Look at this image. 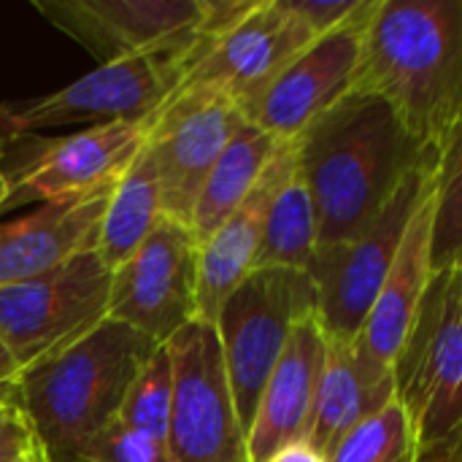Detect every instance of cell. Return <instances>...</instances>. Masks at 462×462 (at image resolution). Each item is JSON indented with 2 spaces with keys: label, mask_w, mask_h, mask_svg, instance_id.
Masks as SVG:
<instances>
[{
  "label": "cell",
  "mask_w": 462,
  "mask_h": 462,
  "mask_svg": "<svg viewBox=\"0 0 462 462\" xmlns=\"http://www.w3.org/2000/svg\"><path fill=\"white\" fill-rule=\"evenodd\" d=\"M317 314V290L306 271L254 268L222 303L217 336L244 433L295 325Z\"/></svg>",
  "instance_id": "cell-5"
},
{
  "label": "cell",
  "mask_w": 462,
  "mask_h": 462,
  "mask_svg": "<svg viewBox=\"0 0 462 462\" xmlns=\"http://www.w3.org/2000/svg\"><path fill=\"white\" fill-rule=\"evenodd\" d=\"M200 246L192 230L162 217L135 254L111 273L108 319L125 322L160 346L198 317Z\"/></svg>",
  "instance_id": "cell-12"
},
{
  "label": "cell",
  "mask_w": 462,
  "mask_h": 462,
  "mask_svg": "<svg viewBox=\"0 0 462 462\" xmlns=\"http://www.w3.org/2000/svg\"><path fill=\"white\" fill-rule=\"evenodd\" d=\"M395 393V376L384 382L371 379L357 360L355 344L328 338L325 368L319 376L311 430L306 441L328 457L355 425L379 411Z\"/></svg>",
  "instance_id": "cell-20"
},
{
  "label": "cell",
  "mask_w": 462,
  "mask_h": 462,
  "mask_svg": "<svg viewBox=\"0 0 462 462\" xmlns=\"http://www.w3.org/2000/svg\"><path fill=\"white\" fill-rule=\"evenodd\" d=\"M328 462H420L417 433L398 393L355 425L333 447Z\"/></svg>",
  "instance_id": "cell-24"
},
{
  "label": "cell",
  "mask_w": 462,
  "mask_h": 462,
  "mask_svg": "<svg viewBox=\"0 0 462 462\" xmlns=\"http://www.w3.org/2000/svg\"><path fill=\"white\" fill-rule=\"evenodd\" d=\"M462 263V122L441 146L433 214V273Z\"/></svg>",
  "instance_id": "cell-25"
},
{
  "label": "cell",
  "mask_w": 462,
  "mask_h": 462,
  "mask_svg": "<svg viewBox=\"0 0 462 462\" xmlns=\"http://www.w3.org/2000/svg\"><path fill=\"white\" fill-rule=\"evenodd\" d=\"M19 462H57V460L51 457V452H49V449H46L43 444H38V447H35V449H32L30 455H24V457H22Z\"/></svg>",
  "instance_id": "cell-34"
},
{
  "label": "cell",
  "mask_w": 462,
  "mask_h": 462,
  "mask_svg": "<svg viewBox=\"0 0 462 462\" xmlns=\"http://www.w3.org/2000/svg\"><path fill=\"white\" fill-rule=\"evenodd\" d=\"M19 138H22V135H19V133H16L11 125H8V119H5V116H3V111H0V165L8 160V154H11V146H14ZM0 171H3V168H0Z\"/></svg>",
  "instance_id": "cell-32"
},
{
  "label": "cell",
  "mask_w": 462,
  "mask_h": 462,
  "mask_svg": "<svg viewBox=\"0 0 462 462\" xmlns=\"http://www.w3.org/2000/svg\"><path fill=\"white\" fill-rule=\"evenodd\" d=\"M244 125L241 106L206 84H184L154 114L146 143L160 173L168 219L189 227L211 168Z\"/></svg>",
  "instance_id": "cell-10"
},
{
  "label": "cell",
  "mask_w": 462,
  "mask_h": 462,
  "mask_svg": "<svg viewBox=\"0 0 462 462\" xmlns=\"http://www.w3.org/2000/svg\"><path fill=\"white\" fill-rule=\"evenodd\" d=\"M19 376H22L19 365L14 363L8 349L0 344V384H14V382H19Z\"/></svg>",
  "instance_id": "cell-33"
},
{
  "label": "cell",
  "mask_w": 462,
  "mask_h": 462,
  "mask_svg": "<svg viewBox=\"0 0 462 462\" xmlns=\"http://www.w3.org/2000/svg\"><path fill=\"white\" fill-rule=\"evenodd\" d=\"M114 184L81 198L43 203L35 214L0 225V284L41 279L95 249Z\"/></svg>",
  "instance_id": "cell-18"
},
{
  "label": "cell",
  "mask_w": 462,
  "mask_h": 462,
  "mask_svg": "<svg viewBox=\"0 0 462 462\" xmlns=\"http://www.w3.org/2000/svg\"><path fill=\"white\" fill-rule=\"evenodd\" d=\"M165 346L173 368L168 462H249L217 328L192 319Z\"/></svg>",
  "instance_id": "cell-9"
},
{
  "label": "cell",
  "mask_w": 462,
  "mask_h": 462,
  "mask_svg": "<svg viewBox=\"0 0 462 462\" xmlns=\"http://www.w3.org/2000/svg\"><path fill=\"white\" fill-rule=\"evenodd\" d=\"M38 444L41 439L19 398L16 382L0 384V462H19Z\"/></svg>",
  "instance_id": "cell-28"
},
{
  "label": "cell",
  "mask_w": 462,
  "mask_h": 462,
  "mask_svg": "<svg viewBox=\"0 0 462 462\" xmlns=\"http://www.w3.org/2000/svg\"><path fill=\"white\" fill-rule=\"evenodd\" d=\"M217 38L206 22L198 32L149 51L125 54L100 62L73 84L24 103L0 106L3 116L19 135H30L43 127H60L73 122H135L154 116L192 76Z\"/></svg>",
  "instance_id": "cell-4"
},
{
  "label": "cell",
  "mask_w": 462,
  "mask_h": 462,
  "mask_svg": "<svg viewBox=\"0 0 462 462\" xmlns=\"http://www.w3.org/2000/svg\"><path fill=\"white\" fill-rule=\"evenodd\" d=\"M162 187L149 143L135 154V160L116 179L111 198L106 203L95 252L100 263L114 273L122 263H127L135 249L152 236V230L162 222Z\"/></svg>",
  "instance_id": "cell-21"
},
{
  "label": "cell",
  "mask_w": 462,
  "mask_h": 462,
  "mask_svg": "<svg viewBox=\"0 0 462 462\" xmlns=\"http://www.w3.org/2000/svg\"><path fill=\"white\" fill-rule=\"evenodd\" d=\"M279 146L282 141L276 135L265 133L252 122H246L230 138L217 165L211 168L192 211L189 230L198 246L206 244L219 230V225L246 200Z\"/></svg>",
  "instance_id": "cell-22"
},
{
  "label": "cell",
  "mask_w": 462,
  "mask_h": 462,
  "mask_svg": "<svg viewBox=\"0 0 462 462\" xmlns=\"http://www.w3.org/2000/svg\"><path fill=\"white\" fill-rule=\"evenodd\" d=\"M268 462H328L322 452H317L309 441H298L284 447L282 452H276Z\"/></svg>",
  "instance_id": "cell-30"
},
{
  "label": "cell",
  "mask_w": 462,
  "mask_h": 462,
  "mask_svg": "<svg viewBox=\"0 0 462 462\" xmlns=\"http://www.w3.org/2000/svg\"><path fill=\"white\" fill-rule=\"evenodd\" d=\"M157 349L160 344L141 330L103 319L19 376V398L54 460L79 462L84 447L119 417L130 387Z\"/></svg>",
  "instance_id": "cell-3"
},
{
  "label": "cell",
  "mask_w": 462,
  "mask_h": 462,
  "mask_svg": "<svg viewBox=\"0 0 462 462\" xmlns=\"http://www.w3.org/2000/svg\"><path fill=\"white\" fill-rule=\"evenodd\" d=\"M420 462H462V428L444 447H439L436 452L420 457Z\"/></svg>",
  "instance_id": "cell-31"
},
{
  "label": "cell",
  "mask_w": 462,
  "mask_h": 462,
  "mask_svg": "<svg viewBox=\"0 0 462 462\" xmlns=\"http://www.w3.org/2000/svg\"><path fill=\"white\" fill-rule=\"evenodd\" d=\"M374 5L376 0H363L346 22L319 35L298 57H292L276 79L244 106L246 122L263 127L279 141H292L317 116L352 95L363 65Z\"/></svg>",
  "instance_id": "cell-11"
},
{
  "label": "cell",
  "mask_w": 462,
  "mask_h": 462,
  "mask_svg": "<svg viewBox=\"0 0 462 462\" xmlns=\"http://www.w3.org/2000/svg\"><path fill=\"white\" fill-rule=\"evenodd\" d=\"M393 374L425 457L462 428V263L433 273Z\"/></svg>",
  "instance_id": "cell-7"
},
{
  "label": "cell",
  "mask_w": 462,
  "mask_h": 462,
  "mask_svg": "<svg viewBox=\"0 0 462 462\" xmlns=\"http://www.w3.org/2000/svg\"><path fill=\"white\" fill-rule=\"evenodd\" d=\"M328 338L317 314L300 319L271 371L246 433L249 462H268L290 444L306 441L314 417Z\"/></svg>",
  "instance_id": "cell-17"
},
{
  "label": "cell",
  "mask_w": 462,
  "mask_h": 462,
  "mask_svg": "<svg viewBox=\"0 0 462 462\" xmlns=\"http://www.w3.org/2000/svg\"><path fill=\"white\" fill-rule=\"evenodd\" d=\"M8 198H11V181H8V173L0 171V214H3L5 206H8Z\"/></svg>",
  "instance_id": "cell-35"
},
{
  "label": "cell",
  "mask_w": 462,
  "mask_h": 462,
  "mask_svg": "<svg viewBox=\"0 0 462 462\" xmlns=\"http://www.w3.org/2000/svg\"><path fill=\"white\" fill-rule=\"evenodd\" d=\"M317 249H319L317 211L295 157L292 168L279 181L273 200L268 206L254 268H290V271L309 273Z\"/></svg>",
  "instance_id": "cell-23"
},
{
  "label": "cell",
  "mask_w": 462,
  "mask_h": 462,
  "mask_svg": "<svg viewBox=\"0 0 462 462\" xmlns=\"http://www.w3.org/2000/svg\"><path fill=\"white\" fill-rule=\"evenodd\" d=\"M35 8L100 62L176 43L206 22V0H38Z\"/></svg>",
  "instance_id": "cell-15"
},
{
  "label": "cell",
  "mask_w": 462,
  "mask_h": 462,
  "mask_svg": "<svg viewBox=\"0 0 462 462\" xmlns=\"http://www.w3.org/2000/svg\"><path fill=\"white\" fill-rule=\"evenodd\" d=\"M287 3L319 38L336 30L341 22H346L360 8L363 0H287Z\"/></svg>",
  "instance_id": "cell-29"
},
{
  "label": "cell",
  "mask_w": 462,
  "mask_h": 462,
  "mask_svg": "<svg viewBox=\"0 0 462 462\" xmlns=\"http://www.w3.org/2000/svg\"><path fill=\"white\" fill-rule=\"evenodd\" d=\"M152 119L154 116L135 122H106L62 138L38 141L16 171L8 173L11 198L5 211L32 200H70L114 184L143 149Z\"/></svg>",
  "instance_id": "cell-13"
},
{
  "label": "cell",
  "mask_w": 462,
  "mask_h": 462,
  "mask_svg": "<svg viewBox=\"0 0 462 462\" xmlns=\"http://www.w3.org/2000/svg\"><path fill=\"white\" fill-rule=\"evenodd\" d=\"M439 176V173H436ZM433 214H436V181L417 206L398 257L387 273V282L355 341L363 371L376 379H393V368L411 336L425 292L433 279Z\"/></svg>",
  "instance_id": "cell-16"
},
{
  "label": "cell",
  "mask_w": 462,
  "mask_h": 462,
  "mask_svg": "<svg viewBox=\"0 0 462 462\" xmlns=\"http://www.w3.org/2000/svg\"><path fill=\"white\" fill-rule=\"evenodd\" d=\"M298 157L295 138L282 141L273 160L263 171L254 189L246 200L219 225V230L200 244L198 260V317L203 322H217V314L227 295L254 271V260L263 241V227L268 217V206L284 173L292 168Z\"/></svg>",
  "instance_id": "cell-19"
},
{
  "label": "cell",
  "mask_w": 462,
  "mask_h": 462,
  "mask_svg": "<svg viewBox=\"0 0 462 462\" xmlns=\"http://www.w3.org/2000/svg\"><path fill=\"white\" fill-rule=\"evenodd\" d=\"M319 246L357 238L398 195L406 176L439 146H425L379 95L352 92L298 138Z\"/></svg>",
  "instance_id": "cell-1"
},
{
  "label": "cell",
  "mask_w": 462,
  "mask_h": 462,
  "mask_svg": "<svg viewBox=\"0 0 462 462\" xmlns=\"http://www.w3.org/2000/svg\"><path fill=\"white\" fill-rule=\"evenodd\" d=\"M439 160L441 149H433L357 238L317 249L309 276L317 290V317L328 338L357 341L398 257L409 222L436 181Z\"/></svg>",
  "instance_id": "cell-6"
},
{
  "label": "cell",
  "mask_w": 462,
  "mask_h": 462,
  "mask_svg": "<svg viewBox=\"0 0 462 462\" xmlns=\"http://www.w3.org/2000/svg\"><path fill=\"white\" fill-rule=\"evenodd\" d=\"M108 298L111 271L95 249L41 279L0 284V344L24 374L108 319Z\"/></svg>",
  "instance_id": "cell-8"
},
{
  "label": "cell",
  "mask_w": 462,
  "mask_h": 462,
  "mask_svg": "<svg viewBox=\"0 0 462 462\" xmlns=\"http://www.w3.org/2000/svg\"><path fill=\"white\" fill-rule=\"evenodd\" d=\"M173 406V368L168 346L162 344L130 387L116 422L165 447Z\"/></svg>",
  "instance_id": "cell-26"
},
{
  "label": "cell",
  "mask_w": 462,
  "mask_h": 462,
  "mask_svg": "<svg viewBox=\"0 0 462 462\" xmlns=\"http://www.w3.org/2000/svg\"><path fill=\"white\" fill-rule=\"evenodd\" d=\"M314 41L317 35L287 0H257L249 14L214 38L187 84L214 87L244 111Z\"/></svg>",
  "instance_id": "cell-14"
},
{
  "label": "cell",
  "mask_w": 462,
  "mask_h": 462,
  "mask_svg": "<svg viewBox=\"0 0 462 462\" xmlns=\"http://www.w3.org/2000/svg\"><path fill=\"white\" fill-rule=\"evenodd\" d=\"M79 462H168V449L114 420L84 447Z\"/></svg>",
  "instance_id": "cell-27"
},
{
  "label": "cell",
  "mask_w": 462,
  "mask_h": 462,
  "mask_svg": "<svg viewBox=\"0 0 462 462\" xmlns=\"http://www.w3.org/2000/svg\"><path fill=\"white\" fill-rule=\"evenodd\" d=\"M355 92L379 95L441 149L462 122V0H376Z\"/></svg>",
  "instance_id": "cell-2"
}]
</instances>
